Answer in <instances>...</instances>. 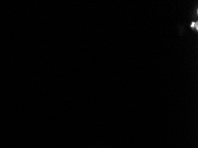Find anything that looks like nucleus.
Listing matches in <instances>:
<instances>
[{"label":"nucleus","mask_w":198,"mask_h":148,"mask_svg":"<svg viewBox=\"0 0 198 148\" xmlns=\"http://www.w3.org/2000/svg\"><path fill=\"white\" fill-rule=\"evenodd\" d=\"M191 27H196V29L198 30V23H192L191 24Z\"/></svg>","instance_id":"f257e3e1"}]
</instances>
